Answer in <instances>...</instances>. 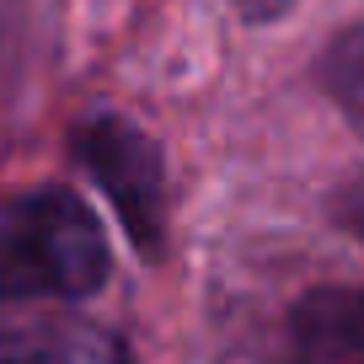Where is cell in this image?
<instances>
[{"instance_id": "cell-4", "label": "cell", "mask_w": 364, "mask_h": 364, "mask_svg": "<svg viewBox=\"0 0 364 364\" xmlns=\"http://www.w3.org/2000/svg\"><path fill=\"white\" fill-rule=\"evenodd\" d=\"M0 364H124V348L107 327L54 311L0 321Z\"/></svg>"}, {"instance_id": "cell-2", "label": "cell", "mask_w": 364, "mask_h": 364, "mask_svg": "<svg viewBox=\"0 0 364 364\" xmlns=\"http://www.w3.org/2000/svg\"><path fill=\"white\" fill-rule=\"evenodd\" d=\"M75 150L86 171L102 182V193L113 198L118 220L129 225L134 247L145 257L161 252V225H166V171H161V150L124 118H91L75 134Z\"/></svg>"}, {"instance_id": "cell-6", "label": "cell", "mask_w": 364, "mask_h": 364, "mask_svg": "<svg viewBox=\"0 0 364 364\" xmlns=\"http://www.w3.org/2000/svg\"><path fill=\"white\" fill-rule=\"evenodd\" d=\"M295 0H236V11L247 16V22H273V16H284Z\"/></svg>"}, {"instance_id": "cell-3", "label": "cell", "mask_w": 364, "mask_h": 364, "mask_svg": "<svg viewBox=\"0 0 364 364\" xmlns=\"http://www.w3.org/2000/svg\"><path fill=\"white\" fill-rule=\"evenodd\" d=\"M284 364H364V289H311L289 316Z\"/></svg>"}, {"instance_id": "cell-7", "label": "cell", "mask_w": 364, "mask_h": 364, "mask_svg": "<svg viewBox=\"0 0 364 364\" xmlns=\"http://www.w3.org/2000/svg\"><path fill=\"white\" fill-rule=\"evenodd\" d=\"M348 225L364 236V188H353V198H348Z\"/></svg>"}, {"instance_id": "cell-1", "label": "cell", "mask_w": 364, "mask_h": 364, "mask_svg": "<svg viewBox=\"0 0 364 364\" xmlns=\"http://www.w3.org/2000/svg\"><path fill=\"white\" fill-rule=\"evenodd\" d=\"M102 279L107 241L75 193L43 188L0 209V300L91 295Z\"/></svg>"}, {"instance_id": "cell-5", "label": "cell", "mask_w": 364, "mask_h": 364, "mask_svg": "<svg viewBox=\"0 0 364 364\" xmlns=\"http://www.w3.org/2000/svg\"><path fill=\"white\" fill-rule=\"evenodd\" d=\"M321 80H327V91L338 97L343 113L364 129V22L348 27V33L327 48V59H321Z\"/></svg>"}]
</instances>
